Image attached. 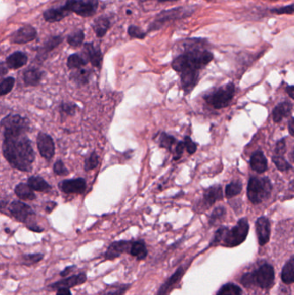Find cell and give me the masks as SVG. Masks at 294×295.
<instances>
[{"instance_id":"cell-45","label":"cell","mask_w":294,"mask_h":295,"mask_svg":"<svg viewBox=\"0 0 294 295\" xmlns=\"http://www.w3.org/2000/svg\"><path fill=\"white\" fill-rule=\"evenodd\" d=\"M226 228H227V227H225V226H222L220 228L218 229V231H216L213 239L212 240V242H211L210 246H216L221 243Z\"/></svg>"},{"instance_id":"cell-33","label":"cell","mask_w":294,"mask_h":295,"mask_svg":"<svg viewBox=\"0 0 294 295\" xmlns=\"http://www.w3.org/2000/svg\"><path fill=\"white\" fill-rule=\"evenodd\" d=\"M62 41V37L61 36H54L51 37L50 40H48L45 44H44V47H41V52H40V56H45L47 55L48 53L55 50L57 46H59Z\"/></svg>"},{"instance_id":"cell-44","label":"cell","mask_w":294,"mask_h":295,"mask_svg":"<svg viewBox=\"0 0 294 295\" xmlns=\"http://www.w3.org/2000/svg\"><path fill=\"white\" fill-rule=\"evenodd\" d=\"M184 144L185 149H187V153L189 155H193L197 151V143H194L190 137H185L184 138Z\"/></svg>"},{"instance_id":"cell-23","label":"cell","mask_w":294,"mask_h":295,"mask_svg":"<svg viewBox=\"0 0 294 295\" xmlns=\"http://www.w3.org/2000/svg\"><path fill=\"white\" fill-rule=\"evenodd\" d=\"M28 62V57L23 52H15L6 59V66L12 69H18L24 67Z\"/></svg>"},{"instance_id":"cell-10","label":"cell","mask_w":294,"mask_h":295,"mask_svg":"<svg viewBox=\"0 0 294 295\" xmlns=\"http://www.w3.org/2000/svg\"><path fill=\"white\" fill-rule=\"evenodd\" d=\"M36 35H37L36 29L34 27L28 25V26L22 27L17 31L12 33V35L10 36V40L12 44H28L29 41L35 40Z\"/></svg>"},{"instance_id":"cell-46","label":"cell","mask_w":294,"mask_h":295,"mask_svg":"<svg viewBox=\"0 0 294 295\" xmlns=\"http://www.w3.org/2000/svg\"><path fill=\"white\" fill-rule=\"evenodd\" d=\"M285 152H286V143H285V138H283L277 142L274 153H275V155L283 156Z\"/></svg>"},{"instance_id":"cell-34","label":"cell","mask_w":294,"mask_h":295,"mask_svg":"<svg viewBox=\"0 0 294 295\" xmlns=\"http://www.w3.org/2000/svg\"><path fill=\"white\" fill-rule=\"evenodd\" d=\"M217 295H242V290L236 284L227 283L222 286Z\"/></svg>"},{"instance_id":"cell-24","label":"cell","mask_w":294,"mask_h":295,"mask_svg":"<svg viewBox=\"0 0 294 295\" xmlns=\"http://www.w3.org/2000/svg\"><path fill=\"white\" fill-rule=\"evenodd\" d=\"M130 255L132 257H136L137 260H144L148 256V248L146 247V244L143 240L135 241L131 243V248H130Z\"/></svg>"},{"instance_id":"cell-5","label":"cell","mask_w":294,"mask_h":295,"mask_svg":"<svg viewBox=\"0 0 294 295\" xmlns=\"http://www.w3.org/2000/svg\"><path fill=\"white\" fill-rule=\"evenodd\" d=\"M272 190L273 186L268 177H251L247 184V198L254 205L261 204L270 197Z\"/></svg>"},{"instance_id":"cell-25","label":"cell","mask_w":294,"mask_h":295,"mask_svg":"<svg viewBox=\"0 0 294 295\" xmlns=\"http://www.w3.org/2000/svg\"><path fill=\"white\" fill-rule=\"evenodd\" d=\"M281 279L285 284L291 285L294 282V257L291 256L285 265L281 272Z\"/></svg>"},{"instance_id":"cell-21","label":"cell","mask_w":294,"mask_h":295,"mask_svg":"<svg viewBox=\"0 0 294 295\" xmlns=\"http://www.w3.org/2000/svg\"><path fill=\"white\" fill-rule=\"evenodd\" d=\"M293 105L290 101H283L278 104L273 110V120L275 123H280L284 118L291 114Z\"/></svg>"},{"instance_id":"cell-2","label":"cell","mask_w":294,"mask_h":295,"mask_svg":"<svg viewBox=\"0 0 294 295\" xmlns=\"http://www.w3.org/2000/svg\"><path fill=\"white\" fill-rule=\"evenodd\" d=\"M204 39L188 38L178 43L181 48L172 62L174 70L180 73L181 85L186 94H189L198 84L199 72L213 60V54L206 48Z\"/></svg>"},{"instance_id":"cell-19","label":"cell","mask_w":294,"mask_h":295,"mask_svg":"<svg viewBox=\"0 0 294 295\" xmlns=\"http://www.w3.org/2000/svg\"><path fill=\"white\" fill-rule=\"evenodd\" d=\"M250 167L258 174H263L268 170V160L262 151L257 150L251 155Z\"/></svg>"},{"instance_id":"cell-49","label":"cell","mask_w":294,"mask_h":295,"mask_svg":"<svg viewBox=\"0 0 294 295\" xmlns=\"http://www.w3.org/2000/svg\"><path fill=\"white\" fill-rule=\"evenodd\" d=\"M75 111V105H71L70 104H63L61 106V112L63 114L72 115Z\"/></svg>"},{"instance_id":"cell-36","label":"cell","mask_w":294,"mask_h":295,"mask_svg":"<svg viewBox=\"0 0 294 295\" xmlns=\"http://www.w3.org/2000/svg\"><path fill=\"white\" fill-rule=\"evenodd\" d=\"M44 255L41 253L24 255L22 258V263L25 266H33L36 263H40L44 259Z\"/></svg>"},{"instance_id":"cell-53","label":"cell","mask_w":294,"mask_h":295,"mask_svg":"<svg viewBox=\"0 0 294 295\" xmlns=\"http://www.w3.org/2000/svg\"><path fill=\"white\" fill-rule=\"evenodd\" d=\"M285 91H286V93L289 94L290 98H291V99H293V86H287L286 88H285Z\"/></svg>"},{"instance_id":"cell-39","label":"cell","mask_w":294,"mask_h":295,"mask_svg":"<svg viewBox=\"0 0 294 295\" xmlns=\"http://www.w3.org/2000/svg\"><path fill=\"white\" fill-rule=\"evenodd\" d=\"M128 35L131 39H138V40H143L145 39L148 33L141 29L140 27L136 25H131L128 28Z\"/></svg>"},{"instance_id":"cell-42","label":"cell","mask_w":294,"mask_h":295,"mask_svg":"<svg viewBox=\"0 0 294 295\" xmlns=\"http://www.w3.org/2000/svg\"><path fill=\"white\" fill-rule=\"evenodd\" d=\"M270 13L274 15H292L293 13V4H290L288 6H281L277 8L270 9Z\"/></svg>"},{"instance_id":"cell-41","label":"cell","mask_w":294,"mask_h":295,"mask_svg":"<svg viewBox=\"0 0 294 295\" xmlns=\"http://www.w3.org/2000/svg\"><path fill=\"white\" fill-rule=\"evenodd\" d=\"M15 84L14 78L9 77L0 82V96L9 94Z\"/></svg>"},{"instance_id":"cell-22","label":"cell","mask_w":294,"mask_h":295,"mask_svg":"<svg viewBox=\"0 0 294 295\" xmlns=\"http://www.w3.org/2000/svg\"><path fill=\"white\" fill-rule=\"evenodd\" d=\"M111 23L110 18L105 16L99 17L97 18L96 20L94 21V24H93V29H94V32L96 34L97 36L101 38L104 37L105 34L107 33L109 29L111 28Z\"/></svg>"},{"instance_id":"cell-1","label":"cell","mask_w":294,"mask_h":295,"mask_svg":"<svg viewBox=\"0 0 294 295\" xmlns=\"http://www.w3.org/2000/svg\"><path fill=\"white\" fill-rule=\"evenodd\" d=\"M29 123L19 115H9L0 122L3 132V153L14 168L28 172L35 161V152L27 137Z\"/></svg>"},{"instance_id":"cell-8","label":"cell","mask_w":294,"mask_h":295,"mask_svg":"<svg viewBox=\"0 0 294 295\" xmlns=\"http://www.w3.org/2000/svg\"><path fill=\"white\" fill-rule=\"evenodd\" d=\"M64 6L69 12L88 18L96 13L99 8V0H66Z\"/></svg>"},{"instance_id":"cell-57","label":"cell","mask_w":294,"mask_h":295,"mask_svg":"<svg viewBox=\"0 0 294 295\" xmlns=\"http://www.w3.org/2000/svg\"><path fill=\"white\" fill-rule=\"evenodd\" d=\"M273 1H278V0H273Z\"/></svg>"},{"instance_id":"cell-12","label":"cell","mask_w":294,"mask_h":295,"mask_svg":"<svg viewBox=\"0 0 294 295\" xmlns=\"http://www.w3.org/2000/svg\"><path fill=\"white\" fill-rule=\"evenodd\" d=\"M37 147L39 152L46 160H50L55 155V144L49 135L40 133L37 137Z\"/></svg>"},{"instance_id":"cell-15","label":"cell","mask_w":294,"mask_h":295,"mask_svg":"<svg viewBox=\"0 0 294 295\" xmlns=\"http://www.w3.org/2000/svg\"><path fill=\"white\" fill-rule=\"evenodd\" d=\"M131 243L132 242L131 241L122 240V241H117L111 243V245L108 247L107 250L105 251V260L112 261L119 257L122 254H124V253L129 254Z\"/></svg>"},{"instance_id":"cell-18","label":"cell","mask_w":294,"mask_h":295,"mask_svg":"<svg viewBox=\"0 0 294 295\" xmlns=\"http://www.w3.org/2000/svg\"><path fill=\"white\" fill-rule=\"evenodd\" d=\"M70 12L67 11L64 5L59 6V7H53L50 9H48L46 12H44V18L45 20L50 23H56L60 22L63 18H67Z\"/></svg>"},{"instance_id":"cell-54","label":"cell","mask_w":294,"mask_h":295,"mask_svg":"<svg viewBox=\"0 0 294 295\" xmlns=\"http://www.w3.org/2000/svg\"><path fill=\"white\" fill-rule=\"evenodd\" d=\"M7 73V67L4 63H0V76H3Z\"/></svg>"},{"instance_id":"cell-9","label":"cell","mask_w":294,"mask_h":295,"mask_svg":"<svg viewBox=\"0 0 294 295\" xmlns=\"http://www.w3.org/2000/svg\"><path fill=\"white\" fill-rule=\"evenodd\" d=\"M88 280V276L86 273H79L77 275H71L68 277L64 278L62 280L56 281L55 283L51 284L49 286V288L52 291H57V290L61 289V288H67V289H71L75 286H80L83 284L86 283V281Z\"/></svg>"},{"instance_id":"cell-29","label":"cell","mask_w":294,"mask_h":295,"mask_svg":"<svg viewBox=\"0 0 294 295\" xmlns=\"http://www.w3.org/2000/svg\"><path fill=\"white\" fill-rule=\"evenodd\" d=\"M131 287L129 284H115L106 287L99 295H123Z\"/></svg>"},{"instance_id":"cell-31","label":"cell","mask_w":294,"mask_h":295,"mask_svg":"<svg viewBox=\"0 0 294 295\" xmlns=\"http://www.w3.org/2000/svg\"><path fill=\"white\" fill-rule=\"evenodd\" d=\"M88 63V60L84 56H79L78 54H73L67 59V67L70 69H79L82 66Z\"/></svg>"},{"instance_id":"cell-7","label":"cell","mask_w":294,"mask_h":295,"mask_svg":"<svg viewBox=\"0 0 294 295\" xmlns=\"http://www.w3.org/2000/svg\"><path fill=\"white\" fill-rule=\"evenodd\" d=\"M236 93V87L232 82L223 86L212 93L205 94L204 100L208 105L214 109H219L227 107L230 102L233 100Z\"/></svg>"},{"instance_id":"cell-11","label":"cell","mask_w":294,"mask_h":295,"mask_svg":"<svg viewBox=\"0 0 294 295\" xmlns=\"http://www.w3.org/2000/svg\"><path fill=\"white\" fill-rule=\"evenodd\" d=\"M256 231L260 245L264 246L269 242L271 225L270 221L267 217H260L259 219H257L256 222Z\"/></svg>"},{"instance_id":"cell-47","label":"cell","mask_w":294,"mask_h":295,"mask_svg":"<svg viewBox=\"0 0 294 295\" xmlns=\"http://www.w3.org/2000/svg\"><path fill=\"white\" fill-rule=\"evenodd\" d=\"M54 172L58 176H67L68 170L65 167L64 163L61 161H56L54 165Z\"/></svg>"},{"instance_id":"cell-4","label":"cell","mask_w":294,"mask_h":295,"mask_svg":"<svg viewBox=\"0 0 294 295\" xmlns=\"http://www.w3.org/2000/svg\"><path fill=\"white\" fill-rule=\"evenodd\" d=\"M274 281L275 271L274 267L268 263H263L254 271L246 273L241 278V283L248 288L257 286L262 289H270L274 285Z\"/></svg>"},{"instance_id":"cell-32","label":"cell","mask_w":294,"mask_h":295,"mask_svg":"<svg viewBox=\"0 0 294 295\" xmlns=\"http://www.w3.org/2000/svg\"><path fill=\"white\" fill-rule=\"evenodd\" d=\"M85 34L81 29H76L67 36V43L72 47H79L84 41Z\"/></svg>"},{"instance_id":"cell-30","label":"cell","mask_w":294,"mask_h":295,"mask_svg":"<svg viewBox=\"0 0 294 295\" xmlns=\"http://www.w3.org/2000/svg\"><path fill=\"white\" fill-rule=\"evenodd\" d=\"M242 181H239V180L231 181L230 184H228L225 187V196L228 199H230V198H233L235 196L240 194L242 193Z\"/></svg>"},{"instance_id":"cell-38","label":"cell","mask_w":294,"mask_h":295,"mask_svg":"<svg viewBox=\"0 0 294 295\" xmlns=\"http://www.w3.org/2000/svg\"><path fill=\"white\" fill-rule=\"evenodd\" d=\"M272 161L275 164L277 168L280 171H288L292 168V165L289 163L288 161H286L285 158L281 155H274L272 157Z\"/></svg>"},{"instance_id":"cell-52","label":"cell","mask_w":294,"mask_h":295,"mask_svg":"<svg viewBox=\"0 0 294 295\" xmlns=\"http://www.w3.org/2000/svg\"><path fill=\"white\" fill-rule=\"evenodd\" d=\"M289 133L291 136L294 135V118L293 117H291V119L289 120L288 123Z\"/></svg>"},{"instance_id":"cell-35","label":"cell","mask_w":294,"mask_h":295,"mask_svg":"<svg viewBox=\"0 0 294 295\" xmlns=\"http://www.w3.org/2000/svg\"><path fill=\"white\" fill-rule=\"evenodd\" d=\"M226 215V209L224 206H219L216 207L213 210V213L211 214L210 219H209V224L210 225H215L218 223L222 221Z\"/></svg>"},{"instance_id":"cell-28","label":"cell","mask_w":294,"mask_h":295,"mask_svg":"<svg viewBox=\"0 0 294 295\" xmlns=\"http://www.w3.org/2000/svg\"><path fill=\"white\" fill-rule=\"evenodd\" d=\"M15 193L23 200H34L35 195L29 185L20 183L15 188Z\"/></svg>"},{"instance_id":"cell-50","label":"cell","mask_w":294,"mask_h":295,"mask_svg":"<svg viewBox=\"0 0 294 295\" xmlns=\"http://www.w3.org/2000/svg\"><path fill=\"white\" fill-rule=\"evenodd\" d=\"M74 269H75V266L67 267L66 269H64V270H62V271L61 272L60 275H61V276H62V277H66L67 275H70L71 273L74 270Z\"/></svg>"},{"instance_id":"cell-27","label":"cell","mask_w":294,"mask_h":295,"mask_svg":"<svg viewBox=\"0 0 294 295\" xmlns=\"http://www.w3.org/2000/svg\"><path fill=\"white\" fill-rule=\"evenodd\" d=\"M28 185L32 190L37 192H48L51 189V187L48 184L47 181L39 176H32L28 180Z\"/></svg>"},{"instance_id":"cell-37","label":"cell","mask_w":294,"mask_h":295,"mask_svg":"<svg viewBox=\"0 0 294 295\" xmlns=\"http://www.w3.org/2000/svg\"><path fill=\"white\" fill-rule=\"evenodd\" d=\"M89 75H90V73L88 71L85 70V69H79V70L72 73L70 79L75 83H77V84L83 85V84L88 83Z\"/></svg>"},{"instance_id":"cell-6","label":"cell","mask_w":294,"mask_h":295,"mask_svg":"<svg viewBox=\"0 0 294 295\" xmlns=\"http://www.w3.org/2000/svg\"><path fill=\"white\" fill-rule=\"evenodd\" d=\"M249 231V224L247 218L239 219L238 222L231 229L226 228L221 244L226 248H235L244 243Z\"/></svg>"},{"instance_id":"cell-56","label":"cell","mask_w":294,"mask_h":295,"mask_svg":"<svg viewBox=\"0 0 294 295\" xmlns=\"http://www.w3.org/2000/svg\"><path fill=\"white\" fill-rule=\"evenodd\" d=\"M53 202H50V204H48V206L46 207V210H47V213H51L52 212L53 209L56 207V204H54V205L51 206L52 205Z\"/></svg>"},{"instance_id":"cell-20","label":"cell","mask_w":294,"mask_h":295,"mask_svg":"<svg viewBox=\"0 0 294 295\" xmlns=\"http://www.w3.org/2000/svg\"><path fill=\"white\" fill-rule=\"evenodd\" d=\"M86 58L92 63L94 67H99L102 62V53L99 48L94 46L93 44H85Z\"/></svg>"},{"instance_id":"cell-48","label":"cell","mask_w":294,"mask_h":295,"mask_svg":"<svg viewBox=\"0 0 294 295\" xmlns=\"http://www.w3.org/2000/svg\"><path fill=\"white\" fill-rule=\"evenodd\" d=\"M184 149H185V144H184L183 141H181L177 143L176 148H175V155L174 157L175 161H178L181 159V156L183 155Z\"/></svg>"},{"instance_id":"cell-16","label":"cell","mask_w":294,"mask_h":295,"mask_svg":"<svg viewBox=\"0 0 294 295\" xmlns=\"http://www.w3.org/2000/svg\"><path fill=\"white\" fill-rule=\"evenodd\" d=\"M224 199V192L220 185H214L208 187L203 194V205L205 209L211 207L216 202Z\"/></svg>"},{"instance_id":"cell-3","label":"cell","mask_w":294,"mask_h":295,"mask_svg":"<svg viewBox=\"0 0 294 295\" xmlns=\"http://www.w3.org/2000/svg\"><path fill=\"white\" fill-rule=\"evenodd\" d=\"M195 6H181L159 12L154 20L149 24L147 33L154 32L162 29L169 23L189 18L196 12Z\"/></svg>"},{"instance_id":"cell-14","label":"cell","mask_w":294,"mask_h":295,"mask_svg":"<svg viewBox=\"0 0 294 295\" xmlns=\"http://www.w3.org/2000/svg\"><path fill=\"white\" fill-rule=\"evenodd\" d=\"M59 187L61 192L71 194V193H77V194H82L85 193L87 188V183L84 179L78 178L73 179V180H66L61 181L59 184Z\"/></svg>"},{"instance_id":"cell-26","label":"cell","mask_w":294,"mask_h":295,"mask_svg":"<svg viewBox=\"0 0 294 295\" xmlns=\"http://www.w3.org/2000/svg\"><path fill=\"white\" fill-rule=\"evenodd\" d=\"M43 73L37 68H29L24 73V83L27 86H36L41 81Z\"/></svg>"},{"instance_id":"cell-40","label":"cell","mask_w":294,"mask_h":295,"mask_svg":"<svg viewBox=\"0 0 294 295\" xmlns=\"http://www.w3.org/2000/svg\"><path fill=\"white\" fill-rule=\"evenodd\" d=\"M176 143V138L174 136L166 134L165 132L160 134V146L167 150H171L173 145Z\"/></svg>"},{"instance_id":"cell-51","label":"cell","mask_w":294,"mask_h":295,"mask_svg":"<svg viewBox=\"0 0 294 295\" xmlns=\"http://www.w3.org/2000/svg\"><path fill=\"white\" fill-rule=\"evenodd\" d=\"M56 295H73L70 289L67 288H61V289L57 290Z\"/></svg>"},{"instance_id":"cell-55","label":"cell","mask_w":294,"mask_h":295,"mask_svg":"<svg viewBox=\"0 0 294 295\" xmlns=\"http://www.w3.org/2000/svg\"><path fill=\"white\" fill-rule=\"evenodd\" d=\"M142 2H146V1H156L158 3H166V2H175L178 0H141Z\"/></svg>"},{"instance_id":"cell-43","label":"cell","mask_w":294,"mask_h":295,"mask_svg":"<svg viewBox=\"0 0 294 295\" xmlns=\"http://www.w3.org/2000/svg\"><path fill=\"white\" fill-rule=\"evenodd\" d=\"M98 165H99V156L97 155L96 153H92L85 162V170L87 171L94 170Z\"/></svg>"},{"instance_id":"cell-13","label":"cell","mask_w":294,"mask_h":295,"mask_svg":"<svg viewBox=\"0 0 294 295\" xmlns=\"http://www.w3.org/2000/svg\"><path fill=\"white\" fill-rule=\"evenodd\" d=\"M9 210L12 216L19 222H27L31 215L34 214L29 205L20 201H13L10 205Z\"/></svg>"},{"instance_id":"cell-17","label":"cell","mask_w":294,"mask_h":295,"mask_svg":"<svg viewBox=\"0 0 294 295\" xmlns=\"http://www.w3.org/2000/svg\"><path fill=\"white\" fill-rule=\"evenodd\" d=\"M184 273H185V268L183 266H181L176 271L171 275V277H169L166 280L162 286H160V289L158 291L156 295H167L169 292L171 291L173 287L177 285L180 281H181V278L183 276Z\"/></svg>"}]
</instances>
